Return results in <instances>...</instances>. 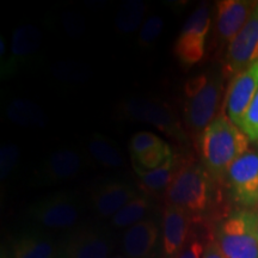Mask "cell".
<instances>
[{"label":"cell","mask_w":258,"mask_h":258,"mask_svg":"<svg viewBox=\"0 0 258 258\" xmlns=\"http://www.w3.org/2000/svg\"><path fill=\"white\" fill-rule=\"evenodd\" d=\"M221 72H206L192 77L184 85V128L192 140L201 139L207 129L224 110L225 86Z\"/></svg>","instance_id":"obj_1"},{"label":"cell","mask_w":258,"mask_h":258,"mask_svg":"<svg viewBox=\"0 0 258 258\" xmlns=\"http://www.w3.org/2000/svg\"><path fill=\"white\" fill-rule=\"evenodd\" d=\"M249 144L246 134L222 111L200 139L203 166L215 180L222 179L232 164L249 150Z\"/></svg>","instance_id":"obj_2"},{"label":"cell","mask_w":258,"mask_h":258,"mask_svg":"<svg viewBox=\"0 0 258 258\" xmlns=\"http://www.w3.org/2000/svg\"><path fill=\"white\" fill-rule=\"evenodd\" d=\"M215 179L194 159L183 160L182 166L165 191L166 206H173L198 215L211 203Z\"/></svg>","instance_id":"obj_3"},{"label":"cell","mask_w":258,"mask_h":258,"mask_svg":"<svg viewBox=\"0 0 258 258\" xmlns=\"http://www.w3.org/2000/svg\"><path fill=\"white\" fill-rule=\"evenodd\" d=\"M215 240L226 258H258V212L241 209L228 215Z\"/></svg>","instance_id":"obj_4"},{"label":"cell","mask_w":258,"mask_h":258,"mask_svg":"<svg viewBox=\"0 0 258 258\" xmlns=\"http://www.w3.org/2000/svg\"><path fill=\"white\" fill-rule=\"evenodd\" d=\"M121 110L135 121L146 122L169 137L179 141L188 140L185 128L169 104L150 97H129L122 102Z\"/></svg>","instance_id":"obj_5"},{"label":"cell","mask_w":258,"mask_h":258,"mask_svg":"<svg viewBox=\"0 0 258 258\" xmlns=\"http://www.w3.org/2000/svg\"><path fill=\"white\" fill-rule=\"evenodd\" d=\"M211 25V8L207 3H202L185 21L173 48L176 57L184 67H191L203 59Z\"/></svg>","instance_id":"obj_6"},{"label":"cell","mask_w":258,"mask_h":258,"mask_svg":"<svg viewBox=\"0 0 258 258\" xmlns=\"http://www.w3.org/2000/svg\"><path fill=\"white\" fill-rule=\"evenodd\" d=\"M258 60V2L246 24L235 36L226 50L221 73L224 78L243 72Z\"/></svg>","instance_id":"obj_7"},{"label":"cell","mask_w":258,"mask_h":258,"mask_svg":"<svg viewBox=\"0 0 258 258\" xmlns=\"http://www.w3.org/2000/svg\"><path fill=\"white\" fill-rule=\"evenodd\" d=\"M227 182L233 198L246 207L258 203V150H247L228 169Z\"/></svg>","instance_id":"obj_8"},{"label":"cell","mask_w":258,"mask_h":258,"mask_svg":"<svg viewBox=\"0 0 258 258\" xmlns=\"http://www.w3.org/2000/svg\"><path fill=\"white\" fill-rule=\"evenodd\" d=\"M257 2L249 0H220L215 4L214 46L228 47L232 40L239 34L252 14Z\"/></svg>","instance_id":"obj_9"},{"label":"cell","mask_w":258,"mask_h":258,"mask_svg":"<svg viewBox=\"0 0 258 258\" xmlns=\"http://www.w3.org/2000/svg\"><path fill=\"white\" fill-rule=\"evenodd\" d=\"M258 91V60L249 69L233 77L226 90L224 108L226 115L240 128L247 108Z\"/></svg>","instance_id":"obj_10"},{"label":"cell","mask_w":258,"mask_h":258,"mask_svg":"<svg viewBox=\"0 0 258 258\" xmlns=\"http://www.w3.org/2000/svg\"><path fill=\"white\" fill-rule=\"evenodd\" d=\"M195 215L184 209L166 206L163 213V249L167 257H176L192 234Z\"/></svg>","instance_id":"obj_11"},{"label":"cell","mask_w":258,"mask_h":258,"mask_svg":"<svg viewBox=\"0 0 258 258\" xmlns=\"http://www.w3.org/2000/svg\"><path fill=\"white\" fill-rule=\"evenodd\" d=\"M32 217L46 227L62 230L78 221L79 209L72 198L60 194L37 203L32 209Z\"/></svg>","instance_id":"obj_12"},{"label":"cell","mask_w":258,"mask_h":258,"mask_svg":"<svg viewBox=\"0 0 258 258\" xmlns=\"http://www.w3.org/2000/svg\"><path fill=\"white\" fill-rule=\"evenodd\" d=\"M137 198L135 190L123 182H109L103 184L93 194V205L99 215L114 217L122 207Z\"/></svg>","instance_id":"obj_13"},{"label":"cell","mask_w":258,"mask_h":258,"mask_svg":"<svg viewBox=\"0 0 258 258\" xmlns=\"http://www.w3.org/2000/svg\"><path fill=\"white\" fill-rule=\"evenodd\" d=\"M184 158L172 156L163 165L154 170H144L133 164L139 179V188L146 194L165 192L182 166Z\"/></svg>","instance_id":"obj_14"},{"label":"cell","mask_w":258,"mask_h":258,"mask_svg":"<svg viewBox=\"0 0 258 258\" xmlns=\"http://www.w3.org/2000/svg\"><path fill=\"white\" fill-rule=\"evenodd\" d=\"M157 239V225L151 220H143L125 231L123 250L129 258H145L156 246Z\"/></svg>","instance_id":"obj_15"},{"label":"cell","mask_w":258,"mask_h":258,"mask_svg":"<svg viewBox=\"0 0 258 258\" xmlns=\"http://www.w3.org/2000/svg\"><path fill=\"white\" fill-rule=\"evenodd\" d=\"M82 170V158L71 148H60L48 157L43 175L50 182L73 178Z\"/></svg>","instance_id":"obj_16"},{"label":"cell","mask_w":258,"mask_h":258,"mask_svg":"<svg viewBox=\"0 0 258 258\" xmlns=\"http://www.w3.org/2000/svg\"><path fill=\"white\" fill-rule=\"evenodd\" d=\"M111 245L104 235L96 232H83L71 240L66 258H109Z\"/></svg>","instance_id":"obj_17"},{"label":"cell","mask_w":258,"mask_h":258,"mask_svg":"<svg viewBox=\"0 0 258 258\" xmlns=\"http://www.w3.org/2000/svg\"><path fill=\"white\" fill-rule=\"evenodd\" d=\"M6 116L12 123L25 128L46 125V114L36 103L28 99H14L6 108Z\"/></svg>","instance_id":"obj_18"},{"label":"cell","mask_w":258,"mask_h":258,"mask_svg":"<svg viewBox=\"0 0 258 258\" xmlns=\"http://www.w3.org/2000/svg\"><path fill=\"white\" fill-rule=\"evenodd\" d=\"M42 34L34 24H23L12 34L11 53L15 59H27L41 47Z\"/></svg>","instance_id":"obj_19"},{"label":"cell","mask_w":258,"mask_h":258,"mask_svg":"<svg viewBox=\"0 0 258 258\" xmlns=\"http://www.w3.org/2000/svg\"><path fill=\"white\" fill-rule=\"evenodd\" d=\"M88 148L93 159L105 167L116 169L124 164L123 157L110 139L102 134H93L89 139Z\"/></svg>","instance_id":"obj_20"},{"label":"cell","mask_w":258,"mask_h":258,"mask_svg":"<svg viewBox=\"0 0 258 258\" xmlns=\"http://www.w3.org/2000/svg\"><path fill=\"white\" fill-rule=\"evenodd\" d=\"M146 4L141 0H125L118 6L115 16V27L122 34H132L143 25Z\"/></svg>","instance_id":"obj_21"},{"label":"cell","mask_w":258,"mask_h":258,"mask_svg":"<svg viewBox=\"0 0 258 258\" xmlns=\"http://www.w3.org/2000/svg\"><path fill=\"white\" fill-rule=\"evenodd\" d=\"M15 258H54L55 247L43 237L28 235L15 245Z\"/></svg>","instance_id":"obj_22"},{"label":"cell","mask_w":258,"mask_h":258,"mask_svg":"<svg viewBox=\"0 0 258 258\" xmlns=\"http://www.w3.org/2000/svg\"><path fill=\"white\" fill-rule=\"evenodd\" d=\"M148 207H150V203L146 198L137 196L112 217V225L116 227H128V226L131 227L143 221L141 219L146 214Z\"/></svg>","instance_id":"obj_23"},{"label":"cell","mask_w":258,"mask_h":258,"mask_svg":"<svg viewBox=\"0 0 258 258\" xmlns=\"http://www.w3.org/2000/svg\"><path fill=\"white\" fill-rule=\"evenodd\" d=\"M172 156V151H171L170 146L166 143L161 147L154 148V150L148 151L146 153L133 156L132 157V161H133L135 165H138L144 170H154L163 165Z\"/></svg>","instance_id":"obj_24"},{"label":"cell","mask_w":258,"mask_h":258,"mask_svg":"<svg viewBox=\"0 0 258 258\" xmlns=\"http://www.w3.org/2000/svg\"><path fill=\"white\" fill-rule=\"evenodd\" d=\"M166 143L157 137L156 134L151 133V132H139L134 134L131 139L129 143V150H131L132 157L139 156V154L146 153L148 151H152L154 148L161 147Z\"/></svg>","instance_id":"obj_25"},{"label":"cell","mask_w":258,"mask_h":258,"mask_svg":"<svg viewBox=\"0 0 258 258\" xmlns=\"http://www.w3.org/2000/svg\"><path fill=\"white\" fill-rule=\"evenodd\" d=\"M164 28V21L160 16L153 15L146 18L144 24L141 25L140 31H139L138 43L140 47H150L153 44L158 37L161 35Z\"/></svg>","instance_id":"obj_26"},{"label":"cell","mask_w":258,"mask_h":258,"mask_svg":"<svg viewBox=\"0 0 258 258\" xmlns=\"http://www.w3.org/2000/svg\"><path fill=\"white\" fill-rule=\"evenodd\" d=\"M18 147L14 144H5L0 148V178L4 180L11 175L19 163Z\"/></svg>","instance_id":"obj_27"},{"label":"cell","mask_w":258,"mask_h":258,"mask_svg":"<svg viewBox=\"0 0 258 258\" xmlns=\"http://www.w3.org/2000/svg\"><path fill=\"white\" fill-rule=\"evenodd\" d=\"M240 129L251 141H258V91L245 112Z\"/></svg>","instance_id":"obj_28"},{"label":"cell","mask_w":258,"mask_h":258,"mask_svg":"<svg viewBox=\"0 0 258 258\" xmlns=\"http://www.w3.org/2000/svg\"><path fill=\"white\" fill-rule=\"evenodd\" d=\"M203 251H205V246H203L202 241L196 237L192 231L191 237H190L188 244L185 245L184 249L173 258H202Z\"/></svg>","instance_id":"obj_29"},{"label":"cell","mask_w":258,"mask_h":258,"mask_svg":"<svg viewBox=\"0 0 258 258\" xmlns=\"http://www.w3.org/2000/svg\"><path fill=\"white\" fill-rule=\"evenodd\" d=\"M202 258H226L224 252H222L218 241L215 239H209L208 243L206 244L205 251H203Z\"/></svg>","instance_id":"obj_30"},{"label":"cell","mask_w":258,"mask_h":258,"mask_svg":"<svg viewBox=\"0 0 258 258\" xmlns=\"http://www.w3.org/2000/svg\"><path fill=\"white\" fill-rule=\"evenodd\" d=\"M111 258H124V257H122V256H114V257H111Z\"/></svg>","instance_id":"obj_31"}]
</instances>
